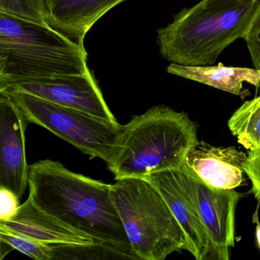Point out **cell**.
Here are the masks:
<instances>
[{
    "mask_svg": "<svg viewBox=\"0 0 260 260\" xmlns=\"http://www.w3.org/2000/svg\"><path fill=\"white\" fill-rule=\"evenodd\" d=\"M28 188V197L45 212L96 243L138 258L114 202L112 185L70 171L57 161L44 159L29 166Z\"/></svg>",
    "mask_w": 260,
    "mask_h": 260,
    "instance_id": "obj_1",
    "label": "cell"
},
{
    "mask_svg": "<svg viewBox=\"0 0 260 260\" xmlns=\"http://www.w3.org/2000/svg\"><path fill=\"white\" fill-rule=\"evenodd\" d=\"M260 0H202L157 31L162 57L183 66L213 65L223 50L244 39Z\"/></svg>",
    "mask_w": 260,
    "mask_h": 260,
    "instance_id": "obj_2",
    "label": "cell"
},
{
    "mask_svg": "<svg viewBox=\"0 0 260 260\" xmlns=\"http://www.w3.org/2000/svg\"><path fill=\"white\" fill-rule=\"evenodd\" d=\"M197 132V124L186 112L154 106L124 125L118 150L108 169L118 180L179 168L199 142Z\"/></svg>",
    "mask_w": 260,
    "mask_h": 260,
    "instance_id": "obj_3",
    "label": "cell"
},
{
    "mask_svg": "<svg viewBox=\"0 0 260 260\" xmlns=\"http://www.w3.org/2000/svg\"><path fill=\"white\" fill-rule=\"evenodd\" d=\"M88 71L86 49L48 24L0 12V83Z\"/></svg>",
    "mask_w": 260,
    "mask_h": 260,
    "instance_id": "obj_4",
    "label": "cell"
},
{
    "mask_svg": "<svg viewBox=\"0 0 260 260\" xmlns=\"http://www.w3.org/2000/svg\"><path fill=\"white\" fill-rule=\"evenodd\" d=\"M112 196L133 253L139 259L164 260L175 252L191 253L189 240L162 194L143 178H124Z\"/></svg>",
    "mask_w": 260,
    "mask_h": 260,
    "instance_id": "obj_5",
    "label": "cell"
},
{
    "mask_svg": "<svg viewBox=\"0 0 260 260\" xmlns=\"http://www.w3.org/2000/svg\"><path fill=\"white\" fill-rule=\"evenodd\" d=\"M27 121L48 129L91 157L107 166L118 150L124 125L83 111L60 106L25 92L8 94Z\"/></svg>",
    "mask_w": 260,
    "mask_h": 260,
    "instance_id": "obj_6",
    "label": "cell"
},
{
    "mask_svg": "<svg viewBox=\"0 0 260 260\" xmlns=\"http://www.w3.org/2000/svg\"><path fill=\"white\" fill-rule=\"evenodd\" d=\"M178 170L211 239L212 259L229 260L231 249L235 245L236 208L243 194L208 185L185 162Z\"/></svg>",
    "mask_w": 260,
    "mask_h": 260,
    "instance_id": "obj_7",
    "label": "cell"
},
{
    "mask_svg": "<svg viewBox=\"0 0 260 260\" xmlns=\"http://www.w3.org/2000/svg\"><path fill=\"white\" fill-rule=\"evenodd\" d=\"M21 92L60 106L73 108L112 121H118L89 71L85 74L22 79L0 83V95Z\"/></svg>",
    "mask_w": 260,
    "mask_h": 260,
    "instance_id": "obj_8",
    "label": "cell"
},
{
    "mask_svg": "<svg viewBox=\"0 0 260 260\" xmlns=\"http://www.w3.org/2000/svg\"><path fill=\"white\" fill-rule=\"evenodd\" d=\"M28 121L8 96L0 98V186L22 199L28 187L25 130Z\"/></svg>",
    "mask_w": 260,
    "mask_h": 260,
    "instance_id": "obj_9",
    "label": "cell"
},
{
    "mask_svg": "<svg viewBox=\"0 0 260 260\" xmlns=\"http://www.w3.org/2000/svg\"><path fill=\"white\" fill-rule=\"evenodd\" d=\"M143 179L150 182L168 204L189 240L191 254L194 258L212 259L211 239L192 199L182 183L178 168L151 173Z\"/></svg>",
    "mask_w": 260,
    "mask_h": 260,
    "instance_id": "obj_10",
    "label": "cell"
},
{
    "mask_svg": "<svg viewBox=\"0 0 260 260\" xmlns=\"http://www.w3.org/2000/svg\"><path fill=\"white\" fill-rule=\"evenodd\" d=\"M0 229L47 245H92V237L65 224L41 209L28 197L17 212L7 220H0Z\"/></svg>",
    "mask_w": 260,
    "mask_h": 260,
    "instance_id": "obj_11",
    "label": "cell"
},
{
    "mask_svg": "<svg viewBox=\"0 0 260 260\" xmlns=\"http://www.w3.org/2000/svg\"><path fill=\"white\" fill-rule=\"evenodd\" d=\"M246 158L247 154L235 147H214L199 141L188 152L185 162L208 185L235 189L244 181L243 164Z\"/></svg>",
    "mask_w": 260,
    "mask_h": 260,
    "instance_id": "obj_12",
    "label": "cell"
},
{
    "mask_svg": "<svg viewBox=\"0 0 260 260\" xmlns=\"http://www.w3.org/2000/svg\"><path fill=\"white\" fill-rule=\"evenodd\" d=\"M45 1L47 24L85 49V37L94 24L125 0Z\"/></svg>",
    "mask_w": 260,
    "mask_h": 260,
    "instance_id": "obj_13",
    "label": "cell"
},
{
    "mask_svg": "<svg viewBox=\"0 0 260 260\" xmlns=\"http://www.w3.org/2000/svg\"><path fill=\"white\" fill-rule=\"evenodd\" d=\"M167 72L239 96L246 95L243 83L253 85L256 89L260 85L258 70L226 67L221 63L217 66H183L171 63L167 68Z\"/></svg>",
    "mask_w": 260,
    "mask_h": 260,
    "instance_id": "obj_14",
    "label": "cell"
},
{
    "mask_svg": "<svg viewBox=\"0 0 260 260\" xmlns=\"http://www.w3.org/2000/svg\"><path fill=\"white\" fill-rule=\"evenodd\" d=\"M228 127L246 150L260 148V95L238 108L228 120Z\"/></svg>",
    "mask_w": 260,
    "mask_h": 260,
    "instance_id": "obj_15",
    "label": "cell"
},
{
    "mask_svg": "<svg viewBox=\"0 0 260 260\" xmlns=\"http://www.w3.org/2000/svg\"><path fill=\"white\" fill-rule=\"evenodd\" d=\"M0 12L38 23L47 24L45 0H0Z\"/></svg>",
    "mask_w": 260,
    "mask_h": 260,
    "instance_id": "obj_16",
    "label": "cell"
},
{
    "mask_svg": "<svg viewBox=\"0 0 260 260\" xmlns=\"http://www.w3.org/2000/svg\"><path fill=\"white\" fill-rule=\"evenodd\" d=\"M0 241L33 259L51 260V245L43 244L4 229H0Z\"/></svg>",
    "mask_w": 260,
    "mask_h": 260,
    "instance_id": "obj_17",
    "label": "cell"
},
{
    "mask_svg": "<svg viewBox=\"0 0 260 260\" xmlns=\"http://www.w3.org/2000/svg\"><path fill=\"white\" fill-rule=\"evenodd\" d=\"M243 170L252 183L251 191L260 201V148L248 151Z\"/></svg>",
    "mask_w": 260,
    "mask_h": 260,
    "instance_id": "obj_18",
    "label": "cell"
},
{
    "mask_svg": "<svg viewBox=\"0 0 260 260\" xmlns=\"http://www.w3.org/2000/svg\"><path fill=\"white\" fill-rule=\"evenodd\" d=\"M244 40L246 41L254 68L260 71V8L251 24ZM258 89L260 91V85Z\"/></svg>",
    "mask_w": 260,
    "mask_h": 260,
    "instance_id": "obj_19",
    "label": "cell"
},
{
    "mask_svg": "<svg viewBox=\"0 0 260 260\" xmlns=\"http://www.w3.org/2000/svg\"><path fill=\"white\" fill-rule=\"evenodd\" d=\"M20 199L11 190L0 186V220L11 218L20 207Z\"/></svg>",
    "mask_w": 260,
    "mask_h": 260,
    "instance_id": "obj_20",
    "label": "cell"
},
{
    "mask_svg": "<svg viewBox=\"0 0 260 260\" xmlns=\"http://www.w3.org/2000/svg\"><path fill=\"white\" fill-rule=\"evenodd\" d=\"M255 234H256L257 243L260 249V223H257L256 228H255Z\"/></svg>",
    "mask_w": 260,
    "mask_h": 260,
    "instance_id": "obj_21",
    "label": "cell"
}]
</instances>
